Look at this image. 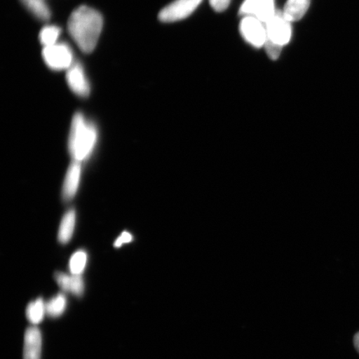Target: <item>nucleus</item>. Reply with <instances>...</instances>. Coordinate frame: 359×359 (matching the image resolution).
<instances>
[{"label": "nucleus", "instance_id": "f257e3e1", "mask_svg": "<svg viewBox=\"0 0 359 359\" xmlns=\"http://www.w3.org/2000/svg\"><path fill=\"white\" fill-rule=\"evenodd\" d=\"M103 28V18L100 12L88 6H80L71 13L67 22L71 38L85 53L95 49Z\"/></svg>", "mask_w": 359, "mask_h": 359}, {"label": "nucleus", "instance_id": "f03ea898", "mask_svg": "<svg viewBox=\"0 0 359 359\" xmlns=\"http://www.w3.org/2000/svg\"><path fill=\"white\" fill-rule=\"evenodd\" d=\"M97 141V130L88 122L81 112H77L72 121L69 138V150L74 161L87 160L92 155Z\"/></svg>", "mask_w": 359, "mask_h": 359}, {"label": "nucleus", "instance_id": "7ed1b4c3", "mask_svg": "<svg viewBox=\"0 0 359 359\" xmlns=\"http://www.w3.org/2000/svg\"><path fill=\"white\" fill-rule=\"evenodd\" d=\"M42 56L45 64L53 71H67L75 62L73 50L66 43L43 47Z\"/></svg>", "mask_w": 359, "mask_h": 359}, {"label": "nucleus", "instance_id": "20e7f679", "mask_svg": "<svg viewBox=\"0 0 359 359\" xmlns=\"http://www.w3.org/2000/svg\"><path fill=\"white\" fill-rule=\"evenodd\" d=\"M291 22L286 20L283 11L276 10L275 15L266 24L267 39L284 47L290 42L292 34Z\"/></svg>", "mask_w": 359, "mask_h": 359}, {"label": "nucleus", "instance_id": "39448f33", "mask_svg": "<svg viewBox=\"0 0 359 359\" xmlns=\"http://www.w3.org/2000/svg\"><path fill=\"white\" fill-rule=\"evenodd\" d=\"M241 32L245 41L255 48H262L267 39L266 25L254 16H245L241 22Z\"/></svg>", "mask_w": 359, "mask_h": 359}, {"label": "nucleus", "instance_id": "423d86ee", "mask_svg": "<svg viewBox=\"0 0 359 359\" xmlns=\"http://www.w3.org/2000/svg\"><path fill=\"white\" fill-rule=\"evenodd\" d=\"M201 2L202 0H176L160 12L159 20L164 22H172L186 19Z\"/></svg>", "mask_w": 359, "mask_h": 359}, {"label": "nucleus", "instance_id": "0eeeda50", "mask_svg": "<svg viewBox=\"0 0 359 359\" xmlns=\"http://www.w3.org/2000/svg\"><path fill=\"white\" fill-rule=\"evenodd\" d=\"M67 83L72 90V92L80 97L89 96L91 88L87 78L86 74L82 64L79 62H74L66 73Z\"/></svg>", "mask_w": 359, "mask_h": 359}, {"label": "nucleus", "instance_id": "6e6552de", "mask_svg": "<svg viewBox=\"0 0 359 359\" xmlns=\"http://www.w3.org/2000/svg\"><path fill=\"white\" fill-rule=\"evenodd\" d=\"M275 0H245L240 10L242 16H254L266 24L275 15Z\"/></svg>", "mask_w": 359, "mask_h": 359}, {"label": "nucleus", "instance_id": "1a4fd4ad", "mask_svg": "<svg viewBox=\"0 0 359 359\" xmlns=\"http://www.w3.org/2000/svg\"><path fill=\"white\" fill-rule=\"evenodd\" d=\"M42 334L36 326L27 329L25 334L24 359H41Z\"/></svg>", "mask_w": 359, "mask_h": 359}, {"label": "nucleus", "instance_id": "9d476101", "mask_svg": "<svg viewBox=\"0 0 359 359\" xmlns=\"http://www.w3.org/2000/svg\"><path fill=\"white\" fill-rule=\"evenodd\" d=\"M81 163L74 161L67 170L64 186H62V196L65 201H69L74 198L79 187L81 179Z\"/></svg>", "mask_w": 359, "mask_h": 359}, {"label": "nucleus", "instance_id": "9b49d317", "mask_svg": "<svg viewBox=\"0 0 359 359\" xmlns=\"http://www.w3.org/2000/svg\"><path fill=\"white\" fill-rule=\"evenodd\" d=\"M55 280L60 288L67 293L73 294L77 297H82L84 293V281L82 276L78 275L72 276L62 272H56Z\"/></svg>", "mask_w": 359, "mask_h": 359}, {"label": "nucleus", "instance_id": "f8f14e48", "mask_svg": "<svg viewBox=\"0 0 359 359\" xmlns=\"http://www.w3.org/2000/svg\"><path fill=\"white\" fill-rule=\"evenodd\" d=\"M309 4H311V0H288L283 13L287 20L299 21L308 11Z\"/></svg>", "mask_w": 359, "mask_h": 359}, {"label": "nucleus", "instance_id": "ddd939ff", "mask_svg": "<svg viewBox=\"0 0 359 359\" xmlns=\"http://www.w3.org/2000/svg\"><path fill=\"white\" fill-rule=\"evenodd\" d=\"M76 223V212L74 209L69 210L64 215L58 231V241L62 244L69 243L74 235Z\"/></svg>", "mask_w": 359, "mask_h": 359}, {"label": "nucleus", "instance_id": "4468645a", "mask_svg": "<svg viewBox=\"0 0 359 359\" xmlns=\"http://www.w3.org/2000/svg\"><path fill=\"white\" fill-rule=\"evenodd\" d=\"M33 15L38 20L48 21L51 18V11L45 0H20Z\"/></svg>", "mask_w": 359, "mask_h": 359}, {"label": "nucleus", "instance_id": "2eb2a0df", "mask_svg": "<svg viewBox=\"0 0 359 359\" xmlns=\"http://www.w3.org/2000/svg\"><path fill=\"white\" fill-rule=\"evenodd\" d=\"M46 307L42 298H39L29 304L26 309V316L33 325H38L43 320Z\"/></svg>", "mask_w": 359, "mask_h": 359}, {"label": "nucleus", "instance_id": "dca6fc26", "mask_svg": "<svg viewBox=\"0 0 359 359\" xmlns=\"http://www.w3.org/2000/svg\"><path fill=\"white\" fill-rule=\"evenodd\" d=\"M46 313L52 318H57L65 313L67 307V299L64 294H58L47 303H45Z\"/></svg>", "mask_w": 359, "mask_h": 359}, {"label": "nucleus", "instance_id": "f3484780", "mask_svg": "<svg viewBox=\"0 0 359 359\" xmlns=\"http://www.w3.org/2000/svg\"><path fill=\"white\" fill-rule=\"evenodd\" d=\"M62 30L56 25H46L40 31L39 41L43 47L52 46L57 43Z\"/></svg>", "mask_w": 359, "mask_h": 359}, {"label": "nucleus", "instance_id": "a211bd4d", "mask_svg": "<svg viewBox=\"0 0 359 359\" xmlns=\"http://www.w3.org/2000/svg\"><path fill=\"white\" fill-rule=\"evenodd\" d=\"M88 262V254L83 250H79L72 255L69 262V269L73 275L81 276L86 268Z\"/></svg>", "mask_w": 359, "mask_h": 359}, {"label": "nucleus", "instance_id": "6ab92c4d", "mask_svg": "<svg viewBox=\"0 0 359 359\" xmlns=\"http://www.w3.org/2000/svg\"><path fill=\"white\" fill-rule=\"evenodd\" d=\"M264 46L266 48L268 56L272 60H276L280 57L283 48V46H280V45L273 43L271 40L266 39Z\"/></svg>", "mask_w": 359, "mask_h": 359}, {"label": "nucleus", "instance_id": "aec40b11", "mask_svg": "<svg viewBox=\"0 0 359 359\" xmlns=\"http://www.w3.org/2000/svg\"><path fill=\"white\" fill-rule=\"evenodd\" d=\"M210 6L217 12H223L230 6L231 0H209Z\"/></svg>", "mask_w": 359, "mask_h": 359}, {"label": "nucleus", "instance_id": "412c9836", "mask_svg": "<svg viewBox=\"0 0 359 359\" xmlns=\"http://www.w3.org/2000/svg\"><path fill=\"white\" fill-rule=\"evenodd\" d=\"M133 237L131 234H130L128 231H124L122 233L118 239L115 241L114 246L116 248H119V247L122 246L123 244L130 243V242L133 241Z\"/></svg>", "mask_w": 359, "mask_h": 359}, {"label": "nucleus", "instance_id": "4be33fe9", "mask_svg": "<svg viewBox=\"0 0 359 359\" xmlns=\"http://www.w3.org/2000/svg\"><path fill=\"white\" fill-rule=\"evenodd\" d=\"M354 345H355V348L359 353V333L354 337Z\"/></svg>", "mask_w": 359, "mask_h": 359}]
</instances>
